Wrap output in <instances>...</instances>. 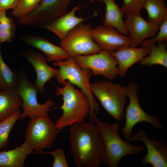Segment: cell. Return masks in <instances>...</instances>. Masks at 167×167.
<instances>
[{"label": "cell", "instance_id": "cell-13", "mask_svg": "<svg viewBox=\"0 0 167 167\" xmlns=\"http://www.w3.org/2000/svg\"><path fill=\"white\" fill-rule=\"evenodd\" d=\"M92 38L101 50L111 52L121 48L131 46L129 36L121 33L114 28L100 25L92 28Z\"/></svg>", "mask_w": 167, "mask_h": 167}, {"label": "cell", "instance_id": "cell-12", "mask_svg": "<svg viewBox=\"0 0 167 167\" xmlns=\"http://www.w3.org/2000/svg\"><path fill=\"white\" fill-rule=\"evenodd\" d=\"M126 141H140L145 144L147 152L141 160L142 164H150L153 167H167V144L165 142L149 138L142 130L133 134Z\"/></svg>", "mask_w": 167, "mask_h": 167}, {"label": "cell", "instance_id": "cell-24", "mask_svg": "<svg viewBox=\"0 0 167 167\" xmlns=\"http://www.w3.org/2000/svg\"><path fill=\"white\" fill-rule=\"evenodd\" d=\"M18 75L12 71L6 64L2 58L0 44V88L2 90L16 89Z\"/></svg>", "mask_w": 167, "mask_h": 167}, {"label": "cell", "instance_id": "cell-1", "mask_svg": "<svg viewBox=\"0 0 167 167\" xmlns=\"http://www.w3.org/2000/svg\"><path fill=\"white\" fill-rule=\"evenodd\" d=\"M70 151L77 167H99L103 162L104 147L98 129L90 121L70 126Z\"/></svg>", "mask_w": 167, "mask_h": 167}, {"label": "cell", "instance_id": "cell-7", "mask_svg": "<svg viewBox=\"0 0 167 167\" xmlns=\"http://www.w3.org/2000/svg\"><path fill=\"white\" fill-rule=\"evenodd\" d=\"M58 129L48 115L31 119L26 130V140L37 153L44 149H51L57 138Z\"/></svg>", "mask_w": 167, "mask_h": 167}, {"label": "cell", "instance_id": "cell-3", "mask_svg": "<svg viewBox=\"0 0 167 167\" xmlns=\"http://www.w3.org/2000/svg\"><path fill=\"white\" fill-rule=\"evenodd\" d=\"M62 87L56 88L55 94L62 96L63 103L60 108L62 110V116L55 122L58 130L73 124L86 121L85 118L89 113V102L84 93L75 88L68 80Z\"/></svg>", "mask_w": 167, "mask_h": 167}, {"label": "cell", "instance_id": "cell-14", "mask_svg": "<svg viewBox=\"0 0 167 167\" xmlns=\"http://www.w3.org/2000/svg\"><path fill=\"white\" fill-rule=\"evenodd\" d=\"M125 18L132 47H137L143 40L154 36L160 29V25L146 20L141 14L126 15Z\"/></svg>", "mask_w": 167, "mask_h": 167}, {"label": "cell", "instance_id": "cell-30", "mask_svg": "<svg viewBox=\"0 0 167 167\" xmlns=\"http://www.w3.org/2000/svg\"><path fill=\"white\" fill-rule=\"evenodd\" d=\"M5 29L15 31L16 24L12 18L6 15V11H0V30Z\"/></svg>", "mask_w": 167, "mask_h": 167}, {"label": "cell", "instance_id": "cell-4", "mask_svg": "<svg viewBox=\"0 0 167 167\" xmlns=\"http://www.w3.org/2000/svg\"><path fill=\"white\" fill-rule=\"evenodd\" d=\"M52 64L59 67L55 77L58 83L63 86L66 81L68 80L84 93L90 103L89 121L93 122L94 113H99L100 109L90 90V81L92 74L91 70L81 68L74 58L70 57L63 60L53 62Z\"/></svg>", "mask_w": 167, "mask_h": 167}, {"label": "cell", "instance_id": "cell-18", "mask_svg": "<svg viewBox=\"0 0 167 167\" xmlns=\"http://www.w3.org/2000/svg\"><path fill=\"white\" fill-rule=\"evenodd\" d=\"M149 52V47H134L130 46L110 53L118 62V75L123 77L131 67L148 55Z\"/></svg>", "mask_w": 167, "mask_h": 167}, {"label": "cell", "instance_id": "cell-5", "mask_svg": "<svg viewBox=\"0 0 167 167\" xmlns=\"http://www.w3.org/2000/svg\"><path fill=\"white\" fill-rule=\"evenodd\" d=\"M90 88L93 95L112 117L117 120L124 117L126 86L104 80L90 83Z\"/></svg>", "mask_w": 167, "mask_h": 167}, {"label": "cell", "instance_id": "cell-20", "mask_svg": "<svg viewBox=\"0 0 167 167\" xmlns=\"http://www.w3.org/2000/svg\"><path fill=\"white\" fill-rule=\"evenodd\" d=\"M97 0L99 2H103L105 5V14L104 20V25L112 27L124 35L129 36L125 21L123 19L126 16L114 0Z\"/></svg>", "mask_w": 167, "mask_h": 167}, {"label": "cell", "instance_id": "cell-27", "mask_svg": "<svg viewBox=\"0 0 167 167\" xmlns=\"http://www.w3.org/2000/svg\"><path fill=\"white\" fill-rule=\"evenodd\" d=\"M146 0H123L120 8L126 15L140 13L144 7Z\"/></svg>", "mask_w": 167, "mask_h": 167}, {"label": "cell", "instance_id": "cell-6", "mask_svg": "<svg viewBox=\"0 0 167 167\" xmlns=\"http://www.w3.org/2000/svg\"><path fill=\"white\" fill-rule=\"evenodd\" d=\"M18 80L16 90L20 96L22 103L23 112L20 115L22 119L28 117L32 119L42 116L48 115L50 108L54 106L55 102L48 96L47 101L42 104L37 101V89L26 76L23 69H20L18 75Z\"/></svg>", "mask_w": 167, "mask_h": 167}, {"label": "cell", "instance_id": "cell-16", "mask_svg": "<svg viewBox=\"0 0 167 167\" xmlns=\"http://www.w3.org/2000/svg\"><path fill=\"white\" fill-rule=\"evenodd\" d=\"M20 38L24 43L40 50L46 56L47 62L63 60L70 57L63 48L54 45L42 36L26 34L21 35Z\"/></svg>", "mask_w": 167, "mask_h": 167}, {"label": "cell", "instance_id": "cell-28", "mask_svg": "<svg viewBox=\"0 0 167 167\" xmlns=\"http://www.w3.org/2000/svg\"><path fill=\"white\" fill-rule=\"evenodd\" d=\"M167 41V20L160 25L157 33L154 36L143 40L140 45L142 46L149 47L156 42H165Z\"/></svg>", "mask_w": 167, "mask_h": 167}, {"label": "cell", "instance_id": "cell-8", "mask_svg": "<svg viewBox=\"0 0 167 167\" xmlns=\"http://www.w3.org/2000/svg\"><path fill=\"white\" fill-rule=\"evenodd\" d=\"M92 26L83 22L77 25L61 41L60 45L70 57L86 55L99 52L101 49L92 36Z\"/></svg>", "mask_w": 167, "mask_h": 167}, {"label": "cell", "instance_id": "cell-23", "mask_svg": "<svg viewBox=\"0 0 167 167\" xmlns=\"http://www.w3.org/2000/svg\"><path fill=\"white\" fill-rule=\"evenodd\" d=\"M165 42H159L154 44L150 48L148 54L139 62L141 65L148 66L155 65H161L167 68V51Z\"/></svg>", "mask_w": 167, "mask_h": 167}, {"label": "cell", "instance_id": "cell-21", "mask_svg": "<svg viewBox=\"0 0 167 167\" xmlns=\"http://www.w3.org/2000/svg\"><path fill=\"white\" fill-rule=\"evenodd\" d=\"M22 98L16 89L0 91V121L19 110Z\"/></svg>", "mask_w": 167, "mask_h": 167}, {"label": "cell", "instance_id": "cell-26", "mask_svg": "<svg viewBox=\"0 0 167 167\" xmlns=\"http://www.w3.org/2000/svg\"><path fill=\"white\" fill-rule=\"evenodd\" d=\"M41 0H19L16 7L11 12L13 16L18 19L33 11Z\"/></svg>", "mask_w": 167, "mask_h": 167}, {"label": "cell", "instance_id": "cell-19", "mask_svg": "<svg viewBox=\"0 0 167 167\" xmlns=\"http://www.w3.org/2000/svg\"><path fill=\"white\" fill-rule=\"evenodd\" d=\"M32 146L25 140L14 149L0 151V167H23L27 156L33 152Z\"/></svg>", "mask_w": 167, "mask_h": 167}, {"label": "cell", "instance_id": "cell-25", "mask_svg": "<svg viewBox=\"0 0 167 167\" xmlns=\"http://www.w3.org/2000/svg\"><path fill=\"white\" fill-rule=\"evenodd\" d=\"M19 109L5 119L0 121V151L3 149L6 150L10 142L9 136L13 126L20 118Z\"/></svg>", "mask_w": 167, "mask_h": 167}, {"label": "cell", "instance_id": "cell-11", "mask_svg": "<svg viewBox=\"0 0 167 167\" xmlns=\"http://www.w3.org/2000/svg\"><path fill=\"white\" fill-rule=\"evenodd\" d=\"M74 58L81 68L90 69L95 75L112 80L118 75V62L108 51L101 50L96 53L77 56Z\"/></svg>", "mask_w": 167, "mask_h": 167}, {"label": "cell", "instance_id": "cell-29", "mask_svg": "<svg viewBox=\"0 0 167 167\" xmlns=\"http://www.w3.org/2000/svg\"><path fill=\"white\" fill-rule=\"evenodd\" d=\"M41 153L50 154L54 158L53 167H68L64 151L62 149L58 148L56 150L49 152L42 151Z\"/></svg>", "mask_w": 167, "mask_h": 167}, {"label": "cell", "instance_id": "cell-15", "mask_svg": "<svg viewBox=\"0 0 167 167\" xmlns=\"http://www.w3.org/2000/svg\"><path fill=\"white\" fill-rule=\"evenodd\" d=\"M19 56L24 57L33 67L36 74V79L34 84L38 91L44 93L45 84L56 76L58 68L50 66L44 56L31 49L21 52Z\"/></svg>", "mask_w": 167, "mask_h": 167}, {"label": "cell", "instance_id": "cell-32", "mask_svg": "<svg viewBox=\"0 0 167 167\" xmlns=\"http://www.w3.org/2000/svg\"><path fill=\"white\" fill-rule=\"evenodd\" d=\"M19 0H0V11H6L9 9L14 10Z\"/></svg>", "mask_w": 167, "mask_h": 167}, {"label": "cell", "instance_id": "cell-22", "mask_svg": "<svg viewBox=\"0 0 167 167\" xmlns=\"http://www.w3.org/2000/svg\"><path fill=\"white\" fill-rule=\"evenodd\" d=\"M147 21L158 25L167 20V7L164 0H146L143 7Z\"/></svg>", "mask_w": 167, "mask_h": 167}, {"label": "cell", "instance_id": "cell-9", "mask_svg": "<svg viewBox=\"0 0 167 167\" xmlns=\"http://www.w3.org/2000/svg\"><path fill=\"white\" fill-rule=\"evenodd\" d=\"M126 88L127 96L129 98L130 102L126 108L125 125L121 129L123 136L126 139L130 138L134 126L138 123L144 122L152 125L155 131L161 129L163 126L158 117L148 114L141 107L138 97L139 89L138 85L131 83L126 86Z\"/></svg>", "mask_w": 167, "mask_h": 167}, {"label": "cell", "instance_id": "cell-10", "mask_svg": "<svg viewBox=\"0 0 167 167\" xmlns=\"http://www.w3.org/2000/svg\"><path fill=\"white\" fill-rule=\"evenodd\" d=\"M72 0H41L31 12L18 18L22 25L42 27L67 13Z\"/></svg>", "mask_w": 167, "mask_h": 167}, {"label": "cell", "instance_id": "cell-31", "mask_svg": "<svg viewBox=\"0 0 167 167\" xmlns=\"http://www.w3.org/2000/svg\"><path fill=\"white\" fill-rule=\"evenodd\" d=\"M15 32L8 29L0 30V44L11 42L15 35Z\"/></svg>", "mask_w": 167, "mask_h": 167}, {"label": "cell", "instance_id": "cell-33", "mask_svg": "<svg viewBox=\"0 0 167 167\" xmlns=\"http://www.w3.org/2000/svg\"><path fill=\"white\" fill-rule=\"evenodd\" d=\"M1 89H0V91H1Z\"/></svg>", "mask_w": 167, "mask_h": 167}, {"label": "cell", "instance_id": "cell-17", "mask_svg": "<svg viewBox=\"0 0 167 167\" xmlns=\"http://www.w3.org/2000/svg\"><path fill=\"white\" fill-rule=\"evenodd\" d=\"M81 6L80 4L74 7L70 11L46 24L42 28L53 32L58 37L60 41L62 40L77 25L92 17L91 16L83 18L75 15V13Z\"/></svg>", "mask_w": 167, "mask_h": 167}, {"label": "cell", "instance_id": "cell-2", "mask_svg": "<svg viewBox=\"0 0 167 167\" xmlns=\"http://www.w3.org/2000/svg\"><path fill=\"white\" fill-rule=\"evenodd\" d=\"M93 122L97 127L104 147L103 163L110 167H117L121 160L128 155L138 154L144 151V146H134L119 136V126L101 121L96 114L93 115Z\"/></svg>", "mask_w": 167, "mask_h": 167}]
</instances>
